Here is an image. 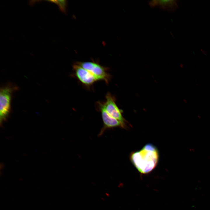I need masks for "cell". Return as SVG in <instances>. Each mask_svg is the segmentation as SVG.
<instances>
[{
	"label": "cell",
	"instance_id": "6da1fadb",
	"mask_svg": "<svg viewBox=\"0 0 210 210\" xmlns=\"http://www.w3.org/2000/svg\"><path fill=\"white\" fill-rule=\"evenodd\" d=\"M130 159L140 173L146 174L156 167L158 160V152L155 147L149 144L145 145L140 150L132 153Z\"/></svg>",
	"mask_w": 210,
	"mask_h": 210
},
{
	"label": "cell",
	"instance_id": "7a4b0ae2",
	"mask_svg": "<svg viewBox=\"0 0 210 210\" xmlns=\"http://www.w3.org/2000/svg\"><path fill=\"white\" fill-rule=\"evenodd\" d=\"M16 85L9 83L1 88L0 90V117L1 124L7 120L10 111L12 94L18 90Z\"/></svg>",
	"mask_w": 210,
	"mask_h": 210
},
{
	"label": "cell",
	"instance_id": "3957f363",
	"mask_svg": "<svg viewBox=\"0 0 210 210\" xmlns=\"http://www.w3.org/2000/svg\"><path fill=\"white\" fill-rule=\"evenodd\" d=\"M78 65L88 70L98 80H103L108 83L110 76L106 68L98 63L92 62H79Z\"/></svg>",
	"mask_w": 210,
	"mask_h": 210
},
{
	"label": "cell",
	"instance_id": "277c9868",
	"mask_svg": "<svg viewBox=\"0 0 210 210\" xmlns=\"http://www.w3.org/2000/svg\"><path fill=\"white\" fill-rule=\"evenodd\" d=\"M105 98V102H100L102 107L110 116L120 121L124 125L125 119L121 110L116 104L114 98L109 92L107 93Z\"/></svg>",
	"mask_w": 210,
	"mask_h": 210
},
{
	"label": "cell",
	"instance_id": "5b68a950",
	"mask_svg": "<svg viewBox=\"0 0 210 210\" xmlns=\"http://www.w3.org/2000/svg\"><path fill=\"white\" fill-rule=\"evenodd\" d=\"M98 109L101 113L103 123V126L99 135H101L106 130L115 127H124V126L119 120L112 117L106 112L101 104L100 102L97 103Z\"/></svg>",
	"mask_w": 210,
	"mask_h": 210
},
{
	"label": "cell",
	"instance_id": "8992f818",
	"mask_svg": "<svg viewBox=\"0 0 210 210\" xmlns=\"http://www.w3.org/2000/svg\"><path fill=\"white\" fill-rule=\"evenodd\" d=\"M73 69L75 75L77 78L86 86H90L98 81L90 72L77 64L73 65Z\"/></svg>",
	"mask_w": 210,
	"mask_h": 210
},
{
	"label": "cell",
	"instance_id": "52a82bcc",
	"mask_svg": "<svg viewBox=\"0 0 210 210\" xmlns=\"http://www.w3.org/2000/svg\"><path fill=\"white\" fill-rule=\"evenodd\" d=\"M176 1V0H152L150 1L149 3L152 7L158 6L161 9L171 11L177 8Z\"/></svg>",
	"mask_w": 210,
	"mask_h": 210
},
{
	"label": "cell",
	"instance_id": "ba28073f",
	"mask_svg": "<svg viewBox=\"0 0 210 210\" xmlns=\"http://www.w3.org/2000/svg\"><path fill=\"white\" fill-rule=\"evenodd\" d=\"M52 2L57 4L61 10L63 11L65 10L66 6V2L65 0H52L50 1Z\"/></svg>",
	"mask_w": 210,
	"mask_h": 210
}]
</instances>
